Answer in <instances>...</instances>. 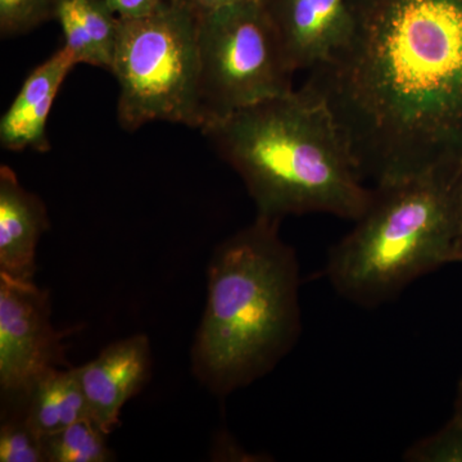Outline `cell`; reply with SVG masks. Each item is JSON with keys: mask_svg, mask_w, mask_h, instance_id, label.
<instances>
[{"mask_svg": "<svg viewBox=\"0 0 462 462\" xmlns=\"http://www.w3.org/2000/svg\"><path fill=\"white\" fill-rule=\"evenodd\" d=\"M151 369V343L144 334L111 343L94 360L76 367L91 420L107 436L120 425L125 404L144 387Z\"/></svg>", "mask_w": 462, "mask_h": 462, "instance_id": "obj_9", "label": "cell"}, {"mask_svg": "<svg viewBox=\"0 0 462 462\" xmlns=\"http://www.w3.org/2000/svg\"><path fill=\"white\" fill-rule=\"evenodd\" d=\"M121 20L142 18L156 12L166 0H103Z\"/></svg>", "mask_w": 462, "mask_h": 462, "instance_id": "obj_19", "label": "cell"}, {"mask_svg": "<svg viewBox=\"0 0 462 462\" xmlns=\"http://www.w3.org/2000/svg\"><path fill=\"white\" fill-rule=\"evenodd\" d=\"M57 0H0V32L18 35L56 16Z\"/></svg>", "mask_w": 462, "mask_h": 462, "instance_id": "obj_16", "label": "cell"}, {"mask_svg": "<svg viewBox=\"0 0 462 462\" xmlns=\"http://www.w3.org/2000/svg\"><path fill=\"white\" fill-rule=\"evenodd\" d=\"M0 461L45 462L42 437L26 416L5 421L0 428Z\"/></svg>", "mask_w": 462, "mask_h": 462, "instance_id": "obj_15", "label": "cell"}, {"mask_svg": "<svg viewBox=\"0 0 462 462\" xmlns=\"http://www.w3.org/2000/svg\"><path fill=\"white\" fill-rule=\"evenodd\" d=\"M78 65L65 45L26 79L0 121V144L12 152L51 148L47 123L58 91L69 71Z\"/></svg>", "mask_w": 462, "mask_h": 462, "instance_id": "obj_10", "label": "cell"}, {"mask_svg": "<svg viewBox=\"0 0 462 462\" xmlns=\"http://www.w3.org/2000/svg\"><path fill=\"white\" fill-rule=\"evenodd\" d=\"M26 398L27 421L42 437L90 418L76 367L51 370Z\"/></svg>", "mask_w": 462, "mask_h": 462, "instance_id": "obj_12", "label": "cell"}, {"mask_svg": "<svg viewBox=\"0 0 462 462\" xmlns=\"http://www.w3.org/2000/svg\"><path fill=\"white\" fill-rule=\"evenodd\" d=\"M454 420L462 424V378L458 382L457 393H456Z\"/></svg>", "mask_w": 462, "mask_h": 462, "instance_id": "obj_21", "label": "cell"}, {"mask_svg": "<svg viewBox=\"0 0 462 462\" xmlns=\"http://www.w3.org/2000/svg\"><path fill=\"white\" fill-rule=\"evenodd\" d=\"M105 433L90 418L42 436L45 462H107L114 454Z\"/></svg>", "mask_w": 462, "mask_h": 462, "instance_id": "obj_13", "label": "cell"}, {"mask_svg": "<svg viewBox=\"0 0 462 462\" xmlns=\"http://www.w3.org/2000/svg\"><path fill=\"white\" fill-rule=\"evenodd\" d=\"M111 72L117 120L127 132L154 121L200 129L199 12L189 0H166L149 16L118 18Z\"/></svg>", "mask_w": 462, "mask_h": 462, "instance_id": "obj_5", "label": "cell"}, {"mask_svg": "<svg viewBox=\"0 0 462 462\" xmlns=\"http://www.w3.org/2000/svg\"><path fill=\"white\" fill-rule=\"evenodd\" d=\"M261 2L293 74L325 62L351 32V0Z\"/></svg>", "mask_w": 462, "mask_h": 462, "instance_id": "obj_8", "label": "cell"}, {"mask_svg": "<svg viewBox=\"0 0 462 462\" xmlns=\"http://www.w3.org/2000/svg\"><path fill=\"white\" fill-rule=\"evenodd\" d=\"M50 293L0 273V387L26 396L54 369L67 366L62 334L51 324Z\"/></svg>", "mask_w": 462, "mask_h": 462, "instance_id": "obj_7", "label": "cell"}, {"mask_svg": "<svg viewBox=\"0 0 462 462\" xmlns=\"http://www.w3.org/2000/svg\"><path fill=\"white\" fill-rule=\"evenodd\" d=\"M65 35V47L78 65L99 67L98 54L76 8L75 0H58L56 16Z\"/></svg>", "mask_w": 462, "mask_h": 462, "instance_id": "obj_18", "label": "cell"}, {"mask_svg": "<svg viewBox=\"0 0 462 462\" xmlns=\"http://www.w3.org/2000/svg\"><path fill=\"white\" fill-rule=\"evenodd\" d=\"M57 2H58V0H57Z\"/></svg>", "mask_w": 462, "mask_h": 462, "instance_id": "obj_23", "label": "cell"}, {"mask_svg": "<svg viewBox=\"0 0 462 462\" xmlns=\"http://www.w3.org/2000/svg\"><path fill=\"white\" fill-rule=\"evenodd\" d=\"M462 162L373 188L324 275L355 305L376 307L445 264L462 263Z\"/></svg>", "mask_w": 462, "mask_h": 462, "instance_id": "obj_4", "label": "cell"}, {"mask_svg": "<svg viewBox=\"0 0 462 462\" xmlns=\"http://www.w3.org/2000/svg\"><path fill=\"white\" fill-rule=\"evenodd\" d=\"M199 51L200 129L294 90V74L261 0L199 12Z\"/></svg>", "mask_w": 462, "mask_h": 462, "instance_id": "obj_6", "label": "cell"}, {"mask_svg": "<svg viewBox=\"0 0 462 462\" xmlns=\"http://www.w3.org/2000/svg\"><path fill=\"white\" fill-rule=\"evenodd\" d=\"M281 223L257 215L209 260L206 309L190 357L194 376L216 396L273 372L300 338V263Z\"/></svg>", "mask_w": 462, "mask_h": 462, "instance_id": "obj_3", "label": "cell"}, {"mask_svg": "<svg viewBox=\"0 0 462 462\" xmlns=\"http://www.w3.org/2000/svg\"><path fill=\"white\" fill-rule=\"evenodd\" d=\"M461 249H462V206H461Z\"/></svg>", "mask_w": 462, "mask_h": 462, "instance_id": "obj_22", "label": "cell"}, {"mask_svg": "<svg viewBox=\"0 0 462 462\" xmlns=\"http://www.w3.org/2000/svg\"><path fill=\"white\" fill-rule=\"evenodd\" d=\"M191 5L199 12L217 11L234 5H243V3L252 2V0H189Z\"/></svg>", "mask_w": 462, "mask_h": 462, "instance_id": "obj_20", "label": "cell"}, {"mask_svg": "<svg viewBox=\"0 0 462 462\" xmlns=\"http://www.w3.org/2000/svg\"><path fill=\"white\" fill-rule=\"evenodd\" d=\"M50 227L47 207L36 194L26 190L16 172L0 167V273L33 281L36 248Z\"/></svg>", "mask_w": 462, "mask_h": 462, "instance_id": "obj_11", "label": "cell"}, {"mask_svg": "<svg viewBox=\"0 0 462 462\" xmlns=\"http://www.w3.org/2000/svg\"><path fill=\"white\" fill-rule=\"evenodd\" d=\"M76 8L98 54L99 67L111 71L117 42L118 21L103 0H75Z\"/></svg>", "mask_w": 462, "mask_h": 462, "instance_id": "obj_14", "label": "cell"}, {"mask_svg": "<svg viewBox=\"0 0 462 462\" xmlns=\"http://www.w3.org/2000/svg\"><path fill=\"white\" fill-rule=\"evenodd\" d=\"M200 132L245 182L257 215L328 214L356 223L372 202L338 123L306 88L238 109Z\"/></svg>", "mask_w": 462, "mask_h": 462, "instance_id": "obj_2", "label": "cell"}, {"mask_svg": "<svg viewBox=\"0 0 462 462\" xmlns=\"http://www.w3.org/2000/svg\"><path fill=\"white\" fill-rule=\"evenodd\" d=\"M348 38L310 69L374 187L462 162V0H351Z\"/></svg>", "mask_w": 462, "mask_h": 462, "instance_id": "obj_1", "label": "cell"}, {"mask_svg": "<svg viewBox=\"0 0 462 462\" xmlns=\"http://www.w3.org/2000/svg\"><path fill=\"white\" fill-rule=\"evenodd\" d=\"M404 460L413 462H462V424L454 420L436 434L407 449Z\"/></svg>", "mask_w": 462, "mask_h": 462, "instance_id": "obj_17", "label": "cell"}]
</instances>
